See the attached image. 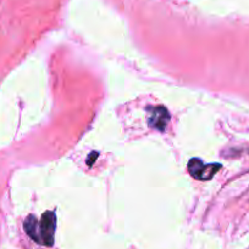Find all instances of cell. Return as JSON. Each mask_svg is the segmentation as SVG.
Masks as SVG:
<instances>
[{"mask_svg": "<svg viewBox=\"0 0 249 249\" xmlns=\"http://www.w3.org/2000/svg\"><path fill=\"white\" fill-rule=\"evenodd\" d=\"M23 226L27 235H28L34 242L38 243V220H37L33 215H29L28 218L24 220Z\"/></svg>", "mask_w": 249, "mask_h": 249, "instance_id": "obj_3", "label": "cell"}, {"mask_svg": "<svg viewBox=\"0 0 249 249\" xmlns=\"http://www.w3.org/2000/svg\"><path fill=\"white\" fill-rule=\"evenodd\" d=\"M56 230V216L54 212H46L43 214L41 221H38V243L51 247L54 245V236Z\"/></svg>", "mask_w": 249, "mask_h": 249, "instance_id": "obj_1", "label": "cell"}, {"mask_svg": "<svg viewBox=\"0 0 249 249\" xmlns=\"http://www.w3.org/2000/svg\"><path fill=\"white\" fill-rule=\"evenodd\" d=\"M221 165L219 164H204L202 160H190L189 164H188V170H189L190 175L197 180H210L215 175L217 169H220Z\"/></svg>", "mask_w": 249, "mask_h": 249, "instance_id": "obj_2", "label": "cell"}]
</instances>
